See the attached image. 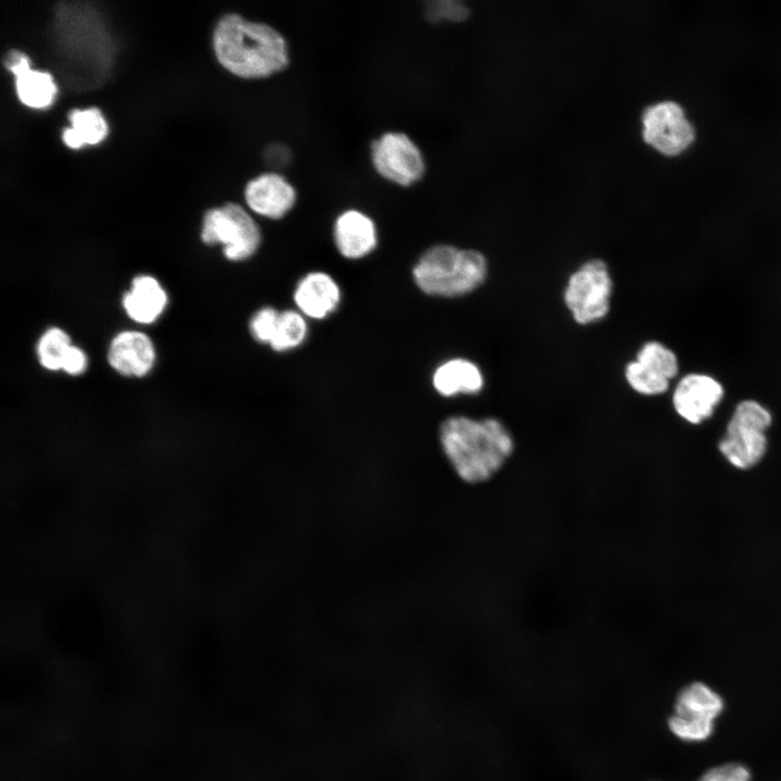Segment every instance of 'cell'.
I'll return each instance as SVG.
<instances>
[{
  "instance_id": "1",
  "label": "cell",
  "mask_w": 781,
  "mask_h": 781,
  "mask_svg": "<svg viewBox=\"0 0 781 781\" xmlns=\"http://www.w3.org/2000/svg\"><path fill=\"white\" fill-rule=\"evenodd\" d=\"M213 48L219 64L245 79L269 78L291 63L289 42L273 25L227 13L217 22Z\"/></svg>"
},
{
  "instance_id": "2",
  "label": "cell",
  "mask_w": 781,
  "mask_h": 781,
  "mask_svg": "<svg viewBox=\"0 0 781 781\" xmlns=\"http://www.w3.org/2000/svg\"><path fill=\"white\" fill-rule=\"evenodd\" d=\"M443 452L457 476L466 484L492 479L514 451V440L496 418L449 417L439 427Z\"/></svg>"
},
{
  "instance_id": "3",
  "label": "cell",
  "mask_w": 781,
  "mask_h": 781,
  "mask_svg": "<svg viewBox=\"0 0 781 781\" xmlns=\"http://www.w3.org/2000/svg\"><path fill=\"white\" fill-rule=\"evenodd\" d=\"M486 276L487 261L482 253L448 244L427 248L412 269L417 286L440 297L469 294L484 283Z\"/></svg>"
},
{
  "instance_id": "4",
  "label": "cell",
  "mask_w": 781,
  "mask_h": 781,
  "mask_svg": "<svg viewBox=\"0 0 781 781\" xmlns=\"http://www.w3.org/2000/svg\"><path fill=\"white\" fill-rule=\"evenodd\" d=\"M771 423L772 414L761 402L755 399L740 401L718 443L719 451L738 469L755 466L767 451L766 432Z\"/></svg>"
},
{
  "instance_id": "5",
  "label": "cell",
  "mask_w": 781,
  "mask_h": 781,
  "mask_svg": "<svg viewBox=\"0 0 781 781\" xmlns=\"http://www.w3.org/2000/svg\"><path fill=\"white\" fill-rule=\"evenodd\" d=\"M201 238L206 244H221L223 255L232 261L249 258L261 243V232L254 217L233 202L206 212Z\"/></svg>"
},
{
  "instance_id": "6",
  "label": "cell",
  "mask_w": 781,
  "mask_h": 781,
  "mask_svg": "<svg viewBox=\"0 0 781 781\" xmlns=\"http://www.w3.org/2000/svg\"><path fill=\"white\" fill-rule=\"evenodd\" d=\"M370 161L382 179L401 188L419 182L426 169L419 145L408 133L399 130L384 131L372 140Z\"/></svg>"
},
{
  "instance_id": "7",
  "label": "cell",
  "mask_w": 781,
  "mask_h": 781,
  "mask_svg": "<svg viewBox=\"0 0 781 781\" xmlns=\"http://www.w3.org/2000/svg\"><path fill=\"white\" fill-rule=\"evenodd\" d=\"M612 279L606 264L591 259L582 264L568 279L564 302L579 324L604 318L610 309Z\"/></svg>"
},
{
  "instance_id": "8",
  "label": "cell",
  "mask_w": 781,
  "mask_h": 781,
  "mask_svg": "<svg viewBox=\"0 0 781 781\" xmlns=\"http://www.w3.org/2000/svg\"><path fill=\"white\" fill-rule=\"evenodd\" d=\"M678 371L677 355L663 343L650 341L641 346L636 360L626 366L625 377L637 393L656 396L668 389Z\"/></svg>"
},
{
  "instance_id": "9",
  "label": "cell",
  "mask_w": 781,
  "mask_h": 781,
  "mask_svg": "<svg viewBox=\"0 0 781 781\" xmlns=\"http://www.w3.org/2000/svg\"><path fill=\"white\" fill-rule=\"evenodd\" d=\"M643 138L664 155H678L694 140V129L675 102L665 101L649 106L642 117Z\"/></svg>"
},
{
  "instance_id": "10",
  "label": "cell",
  "mask_w": 781,
  "mask_h": 781,
  "mask_svg": "<svg viewBox=\"0 0 781 781\" xmlns=\"http://www.w3.org/2000/svg\"><path fill=\"white\" fill-rule=\"evenodd\" d=\"M725 395L722 384L706 373L691 372L683 375L673 393V406L677 414L696 425L709 419Z\"/></svg>"
},
{
  "instance_id": "11",
  "label": "cell",
  "mask_w": 781,
  "mask_h": 781,
  "mask_svg": "<svg viewBox=\"0 0 781 781\" xmlns=\"http://www.w3.org/2000/svg\"><path fill=\"white\" fill-rule=\"evenodd\" d=\"M244 200L254 214L279 220L296 205L297 190L280 171L268 170L247 181Z\"/></svg>"
},
{
  "instance_id": "12",
  "label": "cell",
  "mask_w": 781,
  "mask_h": 781,
  "mask_svg": "<svg viewBox=\"0 0 781 781\" xmlns=\"http://www.w3.org/2000/svg\"><path fill=\"white\" fill-rule=\"evenodd\" d=\"M333 241L343 257L347 259L363 258L377 245L376 225L368 214L360 209H345L334 220Z\"/></svg>"
},
{
  "instance_id": "13",
  "label": "cell",
  "mask_w": 781,
  "mask_h": 781,
  "mask_svg": "<svg viewBox=\"0 0 781 781\" xmlns=\"http://www.w3.org/2000/svg\"><path fill=\"white\" fill-rule=\"evenodd\" d=\"M107 360L119 374L141 377L148 374L154 366L155 348L144 333L123 331L112 340Z\"/></svg>"
},
{
  "instance_id": "14",
  "label": "cell",
  "mask_w": 781,
  "mask_h": 781,
  "mask_svg": "<svg viewBox=\"0 0 781 781\" xmlns=\"http://www.w3.org/2000/svg\"><path fill=\"white\" fill-rule=\"evenodd\" d=\"M3 63L15 76L16 93L23 104L33 108H44L53 102L57 89L52 76L31 69L26 54L11 50Z\"/></svg>"
},
{
  "instance_id": "15",
  "label": "cell",
  "mask_w": 781,
  "mask_h": 781,
  "mask_svg": "<svg viewBox=\"0 0 781 781\" xmlns=\"http://www.w3.org/2000/svg\"><path fill=\"white\" fill-rule=\"evenodd\" d=\"M293 299L302 315L320 320L337 308L341 289L329 273L311 271L297 282Z\"/></svg>"
},
{
  "instance_id": "16",
  "label": "cell",
  "mask_w": 781,
  "mask_h": 781,
  "mask_svg": "<svg viewBox=\"0 0 781 781\" xmlns=\"http://www.w3.org/2000/svg\"><path fill=\"white\" fill-rule=\"evenodd\" d=\"M166 305L165 290L157 279L149 274L136 277L131 289L123 297V306L128 317L142 324L154 322Z\"/></svg>"
},
{
  "instance_id": "17",
  "label": "cell",
  "mask_w": 781,
  "mask_h": 781,
  "mask_svg": "<svg viewBox=\"0 0 781 781\" xmlns=\"http://www.w3.org/2000/svg\"><path fill=\"white\" fill-rule=\"evenodd\" d=\"M433 386L441 396L476 394L484 384L478 367L470 360L453 358L443 362L433 373Z\"/></svg>"
},
{
  "instance_id": "18",
  "label": "cell",
  "mask_w": 781,
  "mask_h": 781,
  "mask_svg": "<svg viewBox=\"0 0 781 781\" xmlns=\"http://www.w3.org/2000/svg\"><path fill=\"white\" fill-rule=\"evenodd\" d=\"M724 709L721 696L703 682H692L678 693L675 715L714 721Z\"/></svg>"
},
{
  "instance_id": "19",
  "label": "cell",
  "mask_w": 781,
  "mask_h": 781,
  "mask_svg": "<svg viewBox=\"0 0 781 781\" xmlns=\"http://www.w3.org/2000/svg\"><path fill=\"white\" fill-rule=\"evenodd\" d=\"M72 126L65 128L62 138L72 149H79L84 144H97L107 133V124L101 112L95 108L73 110L68 114Z\"/></svg>"
},
{
  "instance_id": "20",
  "label": "cell",
  "mask_w": 781,
  "mask_h": 781,
  "mask_svg": "<svg viewBox=\"0 0 781 781\" xmlns=\"http://www.w3.org/2000/svg\"><path fill=\"white\" fill-rule=\"evenodd\" d=\"M308 332L305 316L298 310L280 311L279 321L269 346L278 353L287 351L299 346Z\"/></svg>"
},
{
  "instance_id": "21",
  "label": "cell",
  "mask_w": 781,
  "mask_h": 781,
  "mask_svg": "<svg viewBox=\"0 0 781 781\" xmlns=\"http://www.w3.org/2000/svg\"><path fill=\"white\" fill-rule=\"evenodd\" d=\"M72 346L71 338L60 328L48 329L37 344L40 364L50 371L62 370L63 360Z\"/></svg>"
},
{
  "instance_id": "22",
  "label": "cell",
  "mask_w": 781,
  "mask_h": 781,
  "mask_svg": "<svg viewBox=\"0 0 781 781\" xmlns=\"http://www.w3.org/2000/svg\"><path fill=\"white\" fill-rule=\"evenodd\" d=\"M667 724L675 737L687 742L704 741L714 731V721L687 718L675 714L668 718Z\"/></svg>"
},
{
  "instance_id": "23",
  "label": "cell",
  "mask_w": 781,
  "mask_h": 781,
  "mask_svg": "<svg viewBox=\"0 0 781 781\" xmlns=\"http://www.w3.org/2000/svg\"><path fill=\"white\" fill-rule=\"evenodd\" d=\"M280 311L273 307H263L249 320V332L253 338L263 344H270L273 338Z\"/></svg>"
},
{
  "instance_id": "24",
  "label": "cell",
  "mask_w": 781,
  "mask_h": 781,
  "mask_svg": "<svg viewBox=\"0 0 781 781\" xmlns=\"http://www.w3.org/2000/svg\"><path fill=\"white\" fill-rule=\"evenodd\" d=\"M469 15L468 8L453 0L430 1L425 5V17L431 22L454 21L459 22Z\"/></svg>"
},
{
  "instance_id": "25",
  "label": "cell",
  "mask_w": 781,
  "mask_h": 781,
  "mask_svg": "<svg viewBox=\"0 0 781 781\" xmlns=\"http://www.w3.org/2000/svg\"><path fill=\"white\" fill-rule=\"evenodd\" d=\"M699 781H751V772L744 765L730 763L710 768Z\"/></svg>"
},
{
  "instance_id": "26",
  "label": "cell",
  "mask_w": 781,
  "mask_h": 781,
  "mask_svg": "<svg viewBox=\"0 0 781 781\" xmlns=\"http://www.w3.org/2000/svg\"><path fill=\"white\" fill-rule=\"evenodd\" d=\"M87 368V356L77 346L72 345L63 360L62 370L71 375L81 374Z\"/></svg>"
},
{
  "instance_id": "27",
  "label": "cell",
  "mask_w": 781,
  "mask_h": 781,
  "mask_svg": "<svg viewBox=\"0 0 781 781\" xmlns=\"http://www.w3.org/2000/svg\"><path fill=\"white\" fill-rule=\"evenodd\" d=\"M265 156L269 165L273 167L272 170L278 171V168L290 163L292 154L286 145L272 143L268 146Z\"/></svg>"
}]
</instances>
